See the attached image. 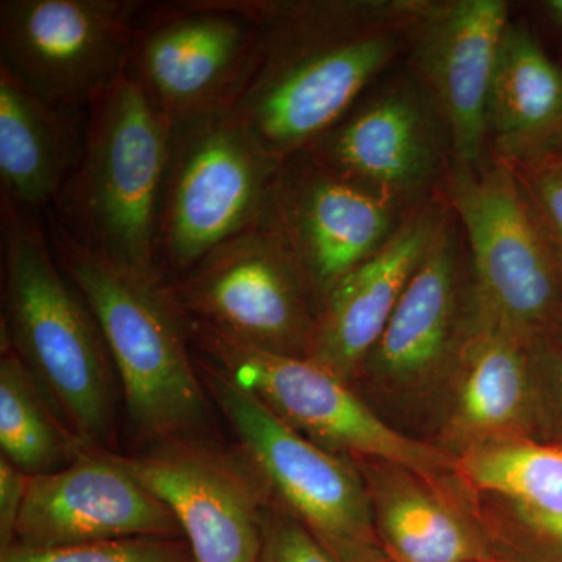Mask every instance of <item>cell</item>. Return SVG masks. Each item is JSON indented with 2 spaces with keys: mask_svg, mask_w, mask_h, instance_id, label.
<instances>
[{
  "mask_svg": "<svg viewBox=\"0 0 562 562\" xmlns=\"http://www.w3.org/2000/svg\"><path fill=\"white\" fill-rule=\"evenodd\" d=\"M430 0H247L258 25L246 83L228 111L286 160L341 120L408 55Z\"/></svg>",
  "mask_w": 562,
  "mask_h": 562,
  "instance_id": "6da1fadb",
  "label": "cell"
},
{
  "mask_svg": "<svg viewBox=\"0 0 562 562\" xmlns=\"http://www.w3.org/2000/svg\"><path fill=\"white\" fill-rule=\"evenodd\" d=\"M2 333L83 449L114 438L113 362L40 216L0 192Z\"/></svg>",
  "mask_w": 562,
  "mask_h": 562,
  "instance_id": "7a4b0ae2",
  "label": "cell"
},
{
  "mask_svg": "<svg viewBox=\"0 0 562 562\" xmlns=\"http://www.w3.org/2000/svg\"><path fill=\"white\" fill-rule=\"evenodd\" d=\"M43 217L55 257L101 328L133 427L157 443L201 439L210 395L169 281L110 265L74 241L49 213Z\"/></svg>",
  "mask_w": 562,
  "mask_h": 562,
  "instance_id": "3957f363",
  "label": "cell"
},
{
  "mask_svg": "<svg viewBox=\"0 0 562 562\" xmlns=\"http://www.w3.org/2000/svg\"><path fill=\"white\" fill-rule=\"evenodd\" d=\"M171 143V128L125 70L88 109L80 160L47 213L110 265L168 281L158 227Z\"/></svg>",
  "mask_w": 562,
  "mask_h": 562,
  "instance_id": "277c9868",
  "label": "cell"
},
{
  "mask_svg": "<svg viewBox=\"0 0 562 562\" xmlns=\"http://www.w3.org/2000/svg\"><path fill=\"white\" fill-rule=\"evenodd\" d=\"M443 194L468 244L480 325L538 342L562 321V268L512 166L452 162Z\"/></svg>",
  "mask_w": 562,
  "mask_h": 562,
  "instance_id": "5b68a950",
  "label": "cell"
},
{
  "mask_svg": "<svg viewBox=\"0 0 562 562\" xmlns=\"http://www.w3.org/2000/svg\"><path fill=\"white\" fill-rule=\"evenodd\" d=\"M257 36L247 0L146 2L133 24L127 74L180 132L232 110Z\"/></svg>",
  "mask_w": 562,
  "mask_h": 562,
  "instance_id": "8992f818",
  "label": "cell"
},
{
  "mask_svg": "<svg viewBox=\"0 0 562 562\" xmlns=\"http://www.w3.org/2000/svg\"><path fill=\"white\" fill-rule=\"evenodd\" d=\"M281 162L228 113L172 133L158 227L169 283L260 221Z\"/></svg>",
  "mask_w": 562,
  "mask_h": 562,
  "instance_id": "52a82bcc",
  "label": "cell"
},
{
  "mask_svg": "<svg viewBox=\"0 0 562 562\" xmlns=\"http://www.w3.org/2000/svg\"><path fill=\"white\" fill-rule=\"evenodd\" d=\"M169 286L188 319L222 338L308 358L319 303L297 262L261 217Z\"/></svg>",
  "mask_w": 562,
  "mask_h": 562,
  "instance_id": "ba28073f",
  "label": "cell"
},
{
  "mask_svg": "<svg viewBox=\"0 0 562 562\" xmlns=\"http://www.w3.org/2000/svg\"><path fill=\"white\" fill-rule=\"evenodd\" d=\"M191 346L210 364L257 395L277 416L327 450L379 458L419 479L443 471L441 452L403 436L380 419L364 402L319 362L239 346L187 319Z\"/></svg>",
  "mask_w": 562,
  "mask_h": 562,
  "instance_id": "9c48e42d",
  "label": "cell"
},
{
  "mask_svg": "<svg viewBox=\"0 0 562 562\" xmlns=\"http://www.w3.org/2000/svg\"><path fill=\"white\" fill-rule=\"evenodd\" d=\"M138 0H2L0 68L57 109L87 114L127 70Z\"/></svg>",
  "mask_w": 562,
  "mask_h": 562,
  "instance_id": "30bf717a",
  "label": "cell"
},
{
  "mask_svg": "<svg viewBox=\"0 0 562 562\" xmlns=\"http://www.w3.org/2000/svg\"><path fill=\"white\" fill-rule=\"evenodd\" d=\"M211 401L235 431L241 454L291 516L325 543H376L371 502L357 472L233 382L216 366L198 361Z\"/></svg>",
  "mask_w": 562,
  "mask_h": 562,
  "instance_id": "8fae6325",
  "label": "cell"
},
{
  "mask_svg": "<svg viewBox=\"0 0 562 562\" xmlns=\"http://www.w3.org/2000/svg\"><path fill=\"white\" fill-rule=\"evenodd\" d=\"M303 150L403 206L441 194L452 165L441 120L409 72L361 98Z\"/></svg>",
  "mask_w": 562,
  "mask_h": 562,
  "instance_id": "7c38bea8",
  "label": "cell"
},
{
  "mask_svg": "<svg viewBox=\"0 0 562 562\" xmlns=\"http://www.w3.org/2000/svg\"><path fill=\"white\" fill-rule=\"evenodd\" d=\"M408 209L301 150L281 162L261 220L297 262L321 308L339 281L382 249Z\"/></svg>",
  "mask_w": 562,
  "mask_h": 562,
  "instance_id": "4fadbf2b",
  "label": "cell"
},
{
  "mask_svg": "<svg viewBox=\"0 0 562 562\" xmlns=\"http://www.w3.org/2000/svg\"><path fill=\"white\" fill-rule=\"evenodd\" d=\"M113 457L171 509L194 562H258L268 487L241 453L188 439Z\"/></svg>",
  "mask_w": 562,
  "mask_h": 562,
  "instance_id": "5bb4252c",
  "label": "cell"
},
{
  "mask_svg": "<svg viewBox=\"0 0 562 562\" xmlns=\"http://www.w3.org/2000/svg\"><path fill=\"white\" fill-rule=\"evenodd\" d=\"M509 5L503 0H430L408 52L409 76L435 106L452 162L490 154L487 103Z\"/></svg>",
  "mask_w": 562,
  "mask_h": 562,
  "instance_id": "9a60e30c",
  "label": "cell"
},
{
  "mask_svg": "<svg viewBox=\"0 0 562 562\" xmlns=\"http://www.w3.org/2000/svg\"><path fill=\"white\" fill-rule=\"evenodd\" d=\"M168 506L114 460L83 450L61 471L29 476L13 546L55 549L125 538H181Z\"/></svg>",
  "mask_w": 562,
  "mask_h": 562,
  "instance_id": "2e32d148",
  "label": "cell"
},
{
  "mask_svg": "<svg viewBox=\"0 0 562 562\" xmlns=\"http://www.w3.org/2000/svg\"><path fill=\"white\" fill-rule=\"evenodd\" d=\"M447 210L443 191L409 206L382 249L339 281L322 303L310 360L346 382L366 364Z\"/></svg>",
  "mask_w": 562,
  "mask_h": 562,
  "instance_id": "e0dca14e",
  "label": "cell"
},
{
  "mask_svg": "<svg viewBox=\"0 0 562 562\" xmlns=\"http://www.w3.org/2000/svg\"><path fill=\"white\" fill-rule=\"evenodd\" d=\"M472 284L468 244L449 205L366 364L397 380L431 372L452 351L461 333L471 336L479 328V321L462 319V295Z\"/></svg>",
  "mask_w": 562,
  "mask_h": 562,
  "instance_id": "ac0fdd59",
  "label": "cell"
},
{
  "mask_svg": "<svg viewBox=\"0 0 562 562\" xmlns=\"http://www.w3.org/2000/svg\"><path fill=\"white\" fill-rule=\"evenodd\" d=\"M85 117L43 101L0 68V192L35 216L52 210L80 160Z\"/></svg>",
  "mask_w": 562,
  "mask_h": 562,
  "instance_id": "d6986e66",
  "label": "cell"
},
{
  "mask_svg": "<svg viewBox=\"0 0 562 562\" xmlns=\"http://www.w3.org/2000/svg\"><path fill=\"white\" fill-rule=\"evenodd\" d=\"M562 139V68L527 24L509 21L492 76L487 144L492 157L516 162Z\"/></svg>",
  "mask_w": 562,
  "mask_h": 562,
  "instance_id": "ffe728a7",
  "label": "cell"
},
{
  "mask_svg": "<svg viewBox=\"0 0 562 562\" xmlns=\"http://www.w3.org/2000/svg\"><path fill=\"white\" fill-rule=\"evenodd\" d=\"M528 344L479 325L461 350L457 420L471 435L494 436L522 419L528 397Z\"/></svg>",
  "mask_w": 562,
  "mask_h": 562,
  "instance_id": "44dd1931",
  "label": "cell"
},
{
  "mask_svg": "<svg viewBox=\"0 0 562 562\" xmlns=\"http://www.w3.org/2000/svg\"><path fill=\"white\" fill-rule=\"evenodd\" d=\"M0 449L25 475L61 471L83 447L58 419L16 351L0 336Z\"/></svg>",
  "mask_w": 562,
  "mask_h": 562,
  "instance_id": "7402d4cb",
  "label": "cell"
},
{
  "mask_svg": "<svg viewBox=\"0 0 562 562\" xmlns=\"http://www.w3.org/2000/svg\"><path fill=\"white\" fill-rule=\"evenodd\" d=\"M376 525L392 562L492 561L471 525L417 484L380 491Z\"/></svg>",
  "mask_w": 562,
  "mask_h": 562,
  "instance_id": "603a6c76",
  "label": "cell"
},
{
  "mask_svg": "<svg viewBox=\"0 0 562 562\" xmlns=\"http://www.w3.org/2000/svg\"><path fill=\"white\" fill-rule=\"evenodd\" d=\"M469 483L519 503L522 512L562 516V449L487 439L458 462Z\"/></svg>",
  "mask_w": 562,
  "mask_h": 562,
  "instance_id": "cb8c5ba5",
  "label": "cell"
},
{
  "mask_svg": "<svg viewBox=\"0 0 562 562\" xmlns=\"http://www.w3.org/2000/svg\"><path fill=\"white\" fill-rule=\"evenodd\" d=\"M0 562H194V558L181 538H125L55 549L11 546L0 552Z\"/></svg>",
  "mask_w": 562,
  "mask_h": 562,
  "instance_id": "d4e9b609",
  "label": "cell"
},
{
  "mask_svg": "<svg viewBox=\"0 0 562 562\" xmlns=\"http://www.w3.org/2000/svg\"><path fill=\"white\" fill-rule=\"evenodd\" d=\"M508 165L562 268V158L549 150Z\"/></svg>",
  "mask_w": 562,
  "mask_h": 562,
  "instance_id": "484cf974",
  "label": "cell"
},
{
  "mask_svg": "<svg viewBox=\"0 0 562 562\" xmlns=\"http://www.w3.org/2000/svg\"><path fill=\"white\" fill-rule=\"evenodd\" d=\"M258 562H341L291 514L266 513Z\"/></svg>",
  "mask_w": 562,
  "mask_h": 562,
  "instance_id": "4316f807",
  "label": "cell"
},
{
  "mask_svg": "<svg viewBox=\"0 0 562 562\" xmlns=\"http://www.w3.org/2000/svg\"><path fill=\"white\" fill-rule=\"evenodd\" d=\"M27 479L29 475L11 464L7 458H0V552L13 546Z\"/></svg>",
  "mask_w": 562,
  "mask_h": 562,
  "instance_id": "83f0119b",
  "label": "cell"
},
{
  "mask_svg": "<svg viewBox=\"0 0 562 562\" xmlns=\"http://www.w3.org/2000/svg\"><path fill=\"white\" fill-rule=\"evenodd\" d=\"M325 546L341 562H392L390 557L384 558L379 543L338 542Z\"/></svg>",
  "mask_w": 562,
  "mask_h": 562,
  "instance_id": "f1b7e54d",
  "label": "cell"
},
{
  "mask_svg": "<svg viewBox=\"0 0 562 562\" xmlns=\"http://www.w3.org/2000/svg\"><path fill=\"white\" fill-rule=\"evenodd\" d=\"M525 522L543 538L549 539L562 549V516H547V514L520 512Z\"/></svg>",
  "mask_w": 562,
  "mask_h": 562,
  "instance_id": "f546056e",
  "label": "cell"
},
{
  "mask_svg": "<svg viewBox=\"0 0 562 562\" xmlns=\"http://www.w3.org/2000/svg\"><path fill=\"white\" fill-rule=\"evenodd\" d=\"M543 14L554 27L562 31V0H546L541 3Z\"/></svg>",
  "mask_w": 562,
  "mask_h": 562,
  "instance_id": "4dcf8cb0",
  "label": "cell"
},
{
  "mask_svg": "<svg viewBox=\"0 0 562 562\" xmlns=\"http://www.w3.org/2000/svg\"><path fill=\"white\" fill-rule=\"evenodd\" d=\"M553 372L554 380H557L558 386H560V394L562 395V358H557L553 361Z\"/></svg>",
  "mask_w": 562,
  "mask_h": 562,
  "instance_id": "1f68e13d",
  "label": "cell"
},
{
  "mask_svg": "<svg viewBox=\"0 0 562 562\" xmlns=\"http://www.w3.org/2000/svg\"><path fill=\"white\" fill-rule=\"evenodd\" d=\"M552 150L554 151V154L560 155V157L562 158V139L560 140V143L557 144V146L553 147Z\"/></svg>",
  "mask_w": 562,
  "mask_h": 562,
  "instance_id": "d6a6232c",
  "label": "cell"
},
{
  "mask_svg": "<svg viewBox=\"0 0 562 562\" xmlns=\"http://www.w3.org/2000/svg\"><path fill=\"white\" fill-rule=\"evenodd\" d=\"M487 562H494V561H487Z\"/></svg>",
  "mask_w": 562,
  "mask_h": 562,
  "instance_id": "836d02e7",
  "label": "cell"
}]
</instances>
